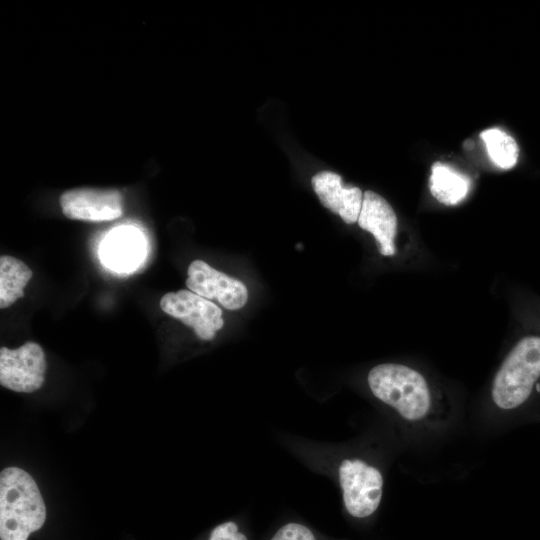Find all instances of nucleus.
<instances>
[{
    "mask_svg": "<svg viewBox=\"0 0 540 540\" xmlns=\"http://www.w3.org/2000/svg\"><path fill=\"white\" fill-rule=\"evenodd\" d=\"M367 382L372 394L407 422L430 424L441 415L425 377L409 366L376 365L369 371Z\"/></svg>",
    "mask_w": 540,
    "mask_h": 540,
    "instance_id": "f257e3e1",
    "label": "nucleus"
},
{
    "mask_svg": "<svg viewBox=\"0 0 540 540\" xmlns=\"http://www.w3.org/2000/svg\"><path fill=\"white\" fill-rule=\"evenodd\" d=\"M46 519L39 488L26 471L8 467L0 474V538L27 540Z\"/></svg>",
    "mask_w": 540,
    "mask_h": 540,
    "instance_id": "f03ea898",
    "label": "nucleus"
},
{
    "mask_svg": "<svg viewBox=\"0 0 540 540\" xmlns=\"http://www.w3.org/2000/svg\"><path fill=\"white\" fill-rule=\"evenodd\" d=\"M540 378V336L520 339L499 367L491 388L494 405L512 411L530 398Z\"/></svg>",
    "mask_w": 540,
    "mask_h": 540,
    "instance_id": "7ed1b4c3",
    "label": "nucleus"
},
{
    "mask_svg": "<svg viewBox=\"0 0 540 540\" xmlns=\"http://www.w3.org/2000/svg\"><path fill=\"white\" fill-rule=\"evenodd\" d=\"M338 474L347 512L357 519L372 516L379 508L383 494V476L380 470L354 458L344 459Z\"/></svg>",
    "mask_w": 540,
    "mask_h": 540,
    "instance_id": "20e7f679",
    "label": "nucleus"
},
{
    "mask_svg": "<svg viewBox=\"0 0 540 540\" xmlns=\"http://www.w3.org/2000/svg\"><path fill=\"white\" fill-rule=\"evenodd\" d=\"M46 359L42 347L26 342L17 349H0V384L15 392L31 393L44 383Z\"/></svg>",
    "mask_w": 540,
    "mask_h": 540,
    "instance_id": "39448f33",
    "label": "nucleus"
},
{
    "mask_svg": "<svg viewBox=\"0 0 540 540\" xmlns=\"http://www.w3.org/2000/svg\"><path fill=\"white\" fill-rule=\"evenodd\" d=\"M160 307L168 315L192 327L202 340L213 339L224 325L221 309L190 290L166 293L160 300Z\"/></svg>",
    "mask_w": 540,
    "mask_h": 540,
    "instance_id": "423d86ee",
    "label": "nucleus"
},
{
    "mask_svg": "<svg viewBox=\"0 0 540 540\" xmlns=\"http://www.w3.org/2000/svg\"><path fill=\"white\" fill-rule=\"evenodd\" d=\"M186 286L199 296L217 300L228 310L242 308L248 299L244 283L214 269L202 260H194L189 265Z\"/></svg>",
    "mask_w": 540,
    "mask_h": 540,
    "instance_id": "0eeeda50",
    "label": "nucleus"
},
{
    "mask_svg": "<svg viewBox=\"0 0 540 540\" xmlns=\"http://www.w3.org/2000/svg\"><path fill=\"white\" fill-rule=\"evenodd\" d=\"M63 214L74 220L111 221L123 212L122 195L114 189L76 188L60 196Z\"/></svg>",
    "mask_w": 540,
    "mask_h": 540,
    "instance_id": "6e6552de",
    "label": "nucleus"
},
{
    "mask_svg": "<svg viewBox=\"0 0 540 540\" xmlns=\"http://www.w3.org/2000/svg\"><path fill=\"white\" fill-rule=\"evenodd\" d=\"M357 222L363 230L374 236L383 256L395 254L397 217L383 197L373 191H365Z\"/></svg>",
    "mask_w": 540,
    "mask_h": 540,
    "instance_id": "1a4fd4ad",
    "label": "nucleus"
},
{
    "mask_svg": "<svg viewBox=\"0 0 540 540\" xmlns=\"http://www.w3.org/2000/svg\"><path fill=\"white\" fill-rule=\"evenodd\" d=\"M311 183L326 208L338 214L347 224L358 220L363 201L361 189L345 185L338 174L328 171L314 175Z\"/></svg>",
    "mask_w": 540,
    "mask_h": 540,
    "instance_id": "9d476101",
    "label": "nucleus"
},
{
    "mask_svg": "<svg viewBox=\"0 0 540 540\" xmlns=\"http://www.w3.org/2000/svg\"><path fill=\"white\" fill-rule=\"evenodd\" d=\"M145 239L142 233L130 226L114 229L103 241L102 262L112 270L129 272L135 269L145 256Z\"/></svg>",
    "mask_w": 540,
    "mask_h": 540,
    "instance_id": "9b49d317",
    "label": "nucleus"
},
{
    "mask_svg": "<svg viewBox=\"0 0 540 540\" xmlns=\"http://www.w3.org/2000/svg\"><path fill=\"white\" fill-rule=\"evenodd\" d=\"M431 194L445 205L460 203L469 193L471 181L468 176L453 167L436 162L429 179Z\"/></svg>",
    "mask_w": 540,
    "mask_h": 540,
    "instance_id": "f8f14e48",
    "label": "nucleus"
},
{
    "mask_svg": "<svg viewBox=\"0 0 540 540\" xmlns=\"http://www.w3.org/2000/svg\"><path fill=\"white\" fill-rule=\"evenodd\" d=\"M32 278L31 269L20 259L0 257V308L14 304L24 296V288Z\"/></svg>",
    "mask_w": 540,
    "mask_h": 540,
    "instance_id": "ddd939ff",
    "label": "nucleus"
},
{
    "mask_svg": "<svg viewBox=\"0 0 540 540\" xmlns=\"http://www.w3.org/2000/svg\"><path fill=\"white\" fill-rule=\"evenodd\" d=\"M489 159L500 169L508 170L518 161L519 148L514 138L499 128H489L480 133Z\"/></svg>",
    "mask_w": 540,
    "mask_h": 540,
    "instance_id": "4468645a",
    "label": "nucleus"
},
{
    "mask_svg": "<svg viewBox=\"0 0 540 540\" xmlns=\"http://www.w3.org/2000/svg\"><path fill=\"white\" fill-rule=\"evenodd\" d=\"M270 540H316L312 531L299 523L282 526Z\"/></svg>",
    "mask_w": 540,
    "mask_h": 540,
    "instance_id": "2eb2a0df",
    "label": "nucleus"
},
{
    "mask_svg": "<svg viewBox=\"0 0 540 540\" xmlns=\"http://www.w3.org/2000/svg\"><path fill=\"white\" fill-rule=\"evenodd\" d=\"M209 540H248L247 537L238 531V526L233 521L224 522L216 526L210 535Z\"/></svg>",
    "mask_w": 540,
    "mask_h": 540,
    "instance_id": "dca6fc26",
    "label": "nucleus"
}]
</instances>
